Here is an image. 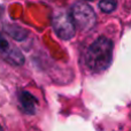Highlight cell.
Instances as JSON below:
<instances>
[{"instance_id":"3957f363","label":"cell","mask_w":131,"mask_h":131,"mask_svg":"<svg viewBox=\"0 0 131 131\" xmlns=\"http://www.w3.org/2000/svg\"><path fill=\"white\" fill-rule=\"evenodd\" d=\"M70 14H71L75 27L82 31L91 30L94 27L95 21H97V15H95L93 8L85 2L74 4L71 7V10H70Z\"/></svg>"},{"instance_id":"52a82bcc","label":"cell","mask_w":131,"mask_h":131,"mask_svg":"<svg viewBox=\"0 0 131 131\" xmlns=\"http://www.w3.org/2000/svg\"><path fill=\"white\" fill-rule=\"evenodd\" d=\"M0 130H2V127H1V125H0Z\"/></svg>"},{"instance_id":"6da1fadb","label":"cell","mask_w":131,"mask_h":131,"mask_svg":"<svg viewBox=\"0 0 131 131\" xmlns=\"http://www.w3.org/2000/svg\"><path fill=\"white\" fill-rule=\"evenodd\" d=\"M114 44L107 37H99L90 45L85 53L86 67L92 72L99 74L109 68L113 61Z\"/></svg>"},{"instance_id":"277c9868","label":"cell","mask_w":131,"mask_h":131,"mask_svg":"<svg viewBox=\"0 0 131 131\" xmlns=\"http://www.w3.org/2000/svg\"><path fill=\"white\" fill-rule=\"evenodd\" d=\"M0 53L6 60H8L10 63L16 66H22L24 63L23 54L20 52L17 47L13 46L0 32Z\"/></svg>"},{"instance_id":"7a4b0ae2","label":"cell","mask_w":131,"mask_h":131,"mask_svg":"<svg viewBox=\"0 0 131 131\" xmlns=\"http://www.w3.org/2000/svg\"><path fill=\"white\" fill-rule=\"evenodd\" d=\"M52 25L55 35L62 40H69L75 36L76 27L74 24L70 12L66 8H59L54 12Z\"/></svg>"},{"instance_id":"5b68a950","label":"cell","mask_w":131,"mask_h":131,"mask_svg":"<svg viewBox=\"0 0 131 131\" xmlns=\"http://www.w3.org/2000/svg\"><path fill=\"white\" fill-rule=\"evenodd\" d=\"M18 101L21 104V108L25 114L34 115L36 113L38 100L32 93L28 92V91H21L18 93Z\"/></svg>"},{"instance_id":"ba28073f","label":"cell","mask_w":131,"mask_h":131,"mask_svg":"<svg viewBox=\"0 0 131 131\" xmlns=\"http://www.w3.org/2000/svg\"><path fill=\"white\" fill-rule=\"evenodd\" d=\"M90 1H91V0H90Z\"/></svg>"},{"instance_id":"8992f818","label":"cell","mask_w":131,"mask_h":131,"mask_svg":"<svg viewBox=\"0 0 131 131\" xmlns=\"http://www.w3.org/2000/svg\"><path fill=\"white\" fill-rule=\"evenodd\" d=\"M116 7H117L116 0H101V1L99 2V8L107 14L113 13L116 9Z\"/></svg>"}]
</instances>
